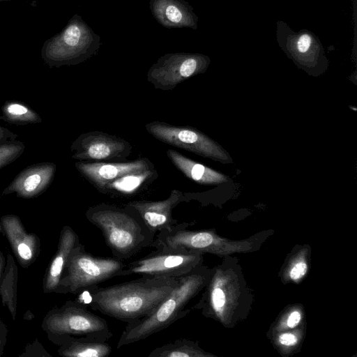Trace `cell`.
I'll use <instances>...</instances> for the list:
<instances>
[{
	"label": "cell",
	"mask_w": 357,
	"mask_h": 357,
	"mask_svg": "<svg viewBox=\"0 0 357 357\" xmlns=\"http://www.w3.org/2000/svg\"><path fill=\"white\" fill-rule=\"evenodd\" d=\"M209 278L208 270L202 266L178 277L176 286L151 314L126 326L116 348L143 340L184 317L190 312L185 309L187 304L204 288Z\"/></svg>",
	"instance_id": "cell-3"
},
{
	"label": "cell",
	"mask_w": 357,
	"mask_h": 357,
	"mask_svg": "<svg viewBox=\"0 0 357 357\" xmlns=\"http://www.w3.org/2000/svg\"><path fill=\"white\" fill-rule=\"evenodd\" d=\"M307 266L305 263L299 261L296 263L289 272V277L293 280H298L303 278L307 272Z\"/></svg>",
	"instance_id": "cell-18"
},
{
	"label": "cell",
	"mask_w": 357,
	"mask_h": 357,
	"mask_svg": "<svg viewBox=\"0 0 357 357\" xmlns=\"http://www.w3.org/2000/svg\"><path fill=\"white\" fill-rule=\"evenodd\" d=\"M167 155L176 168L197 183L217 185L228 181L226 175L195 162L175 150L168 149Z\"/></svg>",
	"instance_id": "cell-11"
},
{
	"label": "cell",
	"mask_w": 357,
	"mask_h": 357,
	"mask_svg": "<svg viewBox=\"0 0 357 357\" xmlns=\"http://www.w3.org/2000/svg\"><path fill=\"white\" fill-rule=\"evenodd\" d=\"M86 219L102 232L114 257L130 259L151 246L155 237L133 210L105 203L91 206Z\"/></svg>",
	"instance_id": "cell-2"
},
{
	"label": "cell",
	"mask_w": 357,
	"mask_h": 357,
	"mask_svg": "<svg viewBox=\"0 0 357 357\" xmlns=\"http://www.w3.org/2000/svg\"><path fill=\"white\" fill-rule=\"evenodd\" d=\"M24 149V144L20 140L0 143V169L18 159Z\"/></svg>",
	"instance_id": "cell-16"
},
{
	"label": "cell",
	"mask_w": 357,
	"mask_h": 357,
	"mask_svg": "<svg viewBox=\"0 0 357 357\" xmlns=\"http://www.w3.org/2000/svg\"><path fill=\"white\" fill-rule=\"evenodd\" d=\"M311 45V38L308 34H303L297 42V48L301 53L306 52Z\"/></svg>",
	"instance_id": "cell-21"
},
{
	"label": "cell",
	"mask_w": 357,
	"mask_h": 357,
	"mask_svg": "<svg viewBox=\"0 0 357 357\" xmlns=\"http://www.w3.org/2000/svg\"><path fill=\"white\" fill-rule=\"evenodd\" d=\"M8 1V0H0V2H1V1Z\"/></svg>",
	"instance_id": "cell-25"
},
{
	"label": "cell",
	"mask_w": 357,
	"mask_h": 357,
	"mask_svg": "<svg viewBox=\"0 0 357 357\" xmlns=\"http://www.w3.org/2000/svg\"><path fill=\"white\" fill-rule=\"evenodd\" d=\"M301 319V315L300 312L298 311H294L289 314L287 319V324L291 328H294L298 324Z\"/></svg>",
	"instance_id": "cell-23"
},
{
	"label": "cell",
	"mask_w": 357,
	"mask_h": 357,
	"mask_svg": "<svg viewBox=\"0 0 357 357\" xmlns=\"http://www.w3.org/2000/svg\"><path fill=\"white\" fill-rule=\"evenodd\" d=\"M70 289H91L104 281L121 276L126 263L119 258L96 257L78 245L71 251Z\"/></svg>",
	"instance_id": "cell-6"
},
{
	"label": "cell",
	"mask_w": 357,
	"mask_h": 357,
	"mask_svg": "<svg viewBox=\"0 0 357 357\" xmlns=\"http://www.w3.org/2000/svg\"><path fill=\"white\" fill-rule=\"evenodd\" d=\"M203 253L155 249L135 261L126 263L121 276L179 277L202 266Z\"/></svg>",
	"instance_id": "cell-4"
},
{
	"label": "cell",
	"mask_w": 357,
	"mask_h": 357,
	"mask_svg": "<svg viewBox=\"0 0 357 357\" xmlns=\"http://www.w3.org/2000/svg\"><path fill=\"white\" fill-rule=\"evenodd\" d=\"M279 342L285 346H292L297 342V337L292 333H283L280 335Z\"/></svg>",
	"instance_id": "cell-22"
},
{
	"label": "cell",
	"mask_w": 357,
	"mask_h": 357,
	"mask_svg": "<svg viewBox=\"0 0 357 357\" xmlns=\"http://www.w3.org/2000/svg\"><path fill=\"white\" fill-rule=\"evenodd\" d=\"M18 253L20 256L25 259L28 260L31 257V251L29 247L25 243H21L17 248Z\"/></svg>",
	"instance_id": "cell-24"
},
{
	"label": "cell",
	"mask_w": 357,
	"mask_h": 357,
	"mask_svg": "<svg viewBox=\"0 0 357 357\" xmlns=\"http://www.w3.org/2000/svg\"><path fill=\"white\" fill-rule=\"evenodd\" d=\"M166 15L172 22H179L182 18L180 10L174 6H169L166 9Z\"/></svg>",
	"instance_id": "cell-20"
},
{
	"label": "cell",
	"mask_w": 357,
	"mask_h": 357,
	"mask_svg": "<svg viewBox=\"0 0 357 357\" xmlns=\"http://www.w3.org/2000/svg\"><path fill=\"white\" fill-rule=\"evenodd\" d=\"M178 277H144L108 287L89 289L90 306L127 324L151 314L169 295Z\"/></svg>",
	"instance_id": "cell-1"
},
{
	"label": "cell",
	"mask_w": 357,
	"mask_h": 357,
	"mask_svg": "<svg viewBox=\"0 0 357 357\" xmlns=\"http://www.w3.org/2000/svg\"><path fill=\"white\" fill-rule=\"evenodd\" d=\"M56 169V165L50 162L29 165L16 175L3 195L15 192L24 197L39 195L52 183Z\"/></svg>",
	"instance_id": "cell-10"
},
{
	"label": "cell",
	"mask_w": 357,
	"mask_h": 357,
	"mask_svg": "<svg viewBox=\"0 0 357 357\" xmlns=\"http://www.w3.org/2000/svg\"><path fill=\"white\" fill-rule=\"evenodd\" d=\"M211 354L203 351L197 342L177 339L152 350L149 357H205Z\"/></svg>",
	"instance_id": "cell-14"
},
{
	"label": "cell",
	"mask_w": 357,
	"mask_h": 357,
	"mask_svg": "<svg viewBox=\"0 0 357 357\" xmlns=\"http://www.w3.org/2000/svg\"><path fill=\"white\" fill-rule=\"evenodd\" d=\"M0 120L15 126L38 123L39 114L29 105L20 100H7L1 107Z\"/></svg>",
	"instance_id": "cell-13"
},
{
	"label": "cell",
	"mask_w": 357,
	"mask_h": 357,
	"mask_svg": "<svg viewBox=\"0 0 357 357\" xmlns=\"http://www.w3.org/2000/svg\"><path fill=\"white\" fill-rule=\"evenodd\" d=\"M145 128L149 134L163 143L221 162H231L216 142L194 128L160 121L149 123Z\"/></svg>",
	"instance_id": "cell-5"
},
{
	"label": "cell",
	"mask_w": 357,
	"mask_h": 357,
	"mask_svg": "<svg viewBox=\"0 0 357 357\" xmlns=\"http://www.w3.org/2000/svg\"><path fill=\"white\" fill-rule=\"evenodd\" d=\"M73 249V248L67 250L64 254H60L54 259L50 268V274L52 277L56 278L59 277L63 268L65 257L68 256L70 251H71Z\"/></svg>",
	"instance_id": "cell-17"
},
{
	"label": "cell",
	"mask_w": 357,
	"mask_h": 357,
	"mask_svg": "<svg viewBox=\"0 0 357 357\" xmlns=\"http://www.w3.org/2000/svg\"><path fill=\"white\" fill-rule=\"evenodd\" d=\"M18 135L10 130L0 126V143L15 141Z\"/></svg>",
	"instance_id": "cell-19"
},
{
	"label": "cell",
	"mask_w": 357,
	"mask_h": 357,
	"mask_svg": "<svg viewBox=\"0 0 357 357\" xmlns=\"http://www.w3.org/2000/svg\"><path fill=\"white\" fill-rule=\"evenodd\" d=\"M132 149L125 139L101 131L83 133L70 146L72 158L81 161L123 160Z\"/></svg>",
	"instance_id": "cell-7"
},
{
	"label": "cell",
	"mask_w": 357,
	"mask_h": 357,
	"mask_svg": "<svg viewBox=\"0 0 357 357\" xmlns=\"http://www.w3.org/2000/svg\"><path fill=\"white\" fill-rule=\"evenodd\" d=\"M75 166L79 174L102 194L107 186L116 178L130 173L141 172L154 167L146 158L129 162L79 161L75 162Z\"/></svg>",
	"instance_id": "cell-8"
},
{
	"label": "cell",
	"mask_w": 357,
	"mask_h": 357,
	"mask_svg": "<svg viewBox=\"0 0 357 357\" xmlns=\"http://www.w3.org/2000/svg\"><path fill=\"white\" fill-rule=\"evenodd\" d=\"M112 347L105 341L80 338L72 341L66 354L74 357H107Z\"/></svg>",
	"instance_id": "cell-15"
},
{
	"label": "cell",
	"mask_w": 357,
	"mask_h": 357,
	"mask_svg": "<svg viewBox=\"0 0 357 357\" xmlns=\"http://www.w3.org/2000/svg\"><path fill=\"white\" fill-rule=\"evenodd\" d=\"M184 194L178 190H172L170 195L161 201L137 200L128 202L125 206L137 213L151 234L170 229L178 223L172 216V211L184 201Z\"/></svg>",
	"instance_id": "cell-9"
},
{
	"label": "cell",
	"mask_w": 357,
	"mask_h": 357,
	"mask_svg": "<svg viewBox=\"0 0 357 357\" xmlns=\"http://www.w3.org/2000/svg\"><path fill=\"white\" fill-rule=\"evenodd\" d=\"M158 174L153 168L123 175L110 183L103 194L112 197H130L142 191Z\"/></svg>",
	"instance_id": "cell-12"
}]
</instances>
